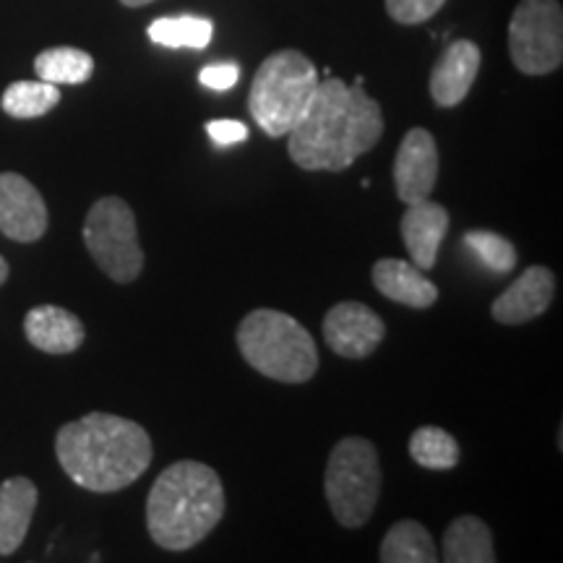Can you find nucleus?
<instances>
[{"label":"nucleus","mask_w":563,"mask_h":563,"mask_svg":"<svg viewBox=\"0 0 563 563\" xmlns=\"http://www.w3.org/2000/svg\"><path fill=\"white\" fill-rule=\"evenodd\" d=\"M384 136L382 104L355 84L319 81L311 102L287 133V152L300 170L342 173Z\"/></svg>","instance_id":"1"},{"label":"nucleus","mask_w":563,"mask_h":563,"mask_svg":"<svg viewBox=\"0 0 563 563\" xmlns=\"http://www.w3.org/2000/svg\"><path fill=\"white\" fill-rule=\"evenodd\" d=\"M55 454L63 473L79 488L115 493L150 470L154 449L150 433L139 422L121 415L89 412L60 428Z\"/></svg>","instance_id":"2"},{"label":"nucleus","mask_w":563,"mask_h":563,"mask_svg":"<svg viewBox=\"0 0 563 563\" xmlns=\"http://www.w3.org/2000/svg\"><path fill=\"white\" fill-rule=\"evenodd\" d=\"M224 514V488L209 464L183 460L162 470L146 498V530L165 551H191Z\"/></svg>","instance_id":"3"},{"label":"nucleus","mask_w":563,"mask_h":563,"mask_svg":"<svg viewBox=\"0 0 563 563\" xmlns=\"http://www.w3.org/2000/svg\"><path fill=\"white\" fill-rule=\"evenodd\" d=\"M238 347L245 363L272 382L306 384L319 371V350L308 329L274 308L245 316L238 327Z\"/></svg>","instance_id":"4"},{"label":"nucleus","mask_w":563,"mask_h":563,"mask_svg":"<svg viewBox=\"0 0 563 563\" xmlns=\"http://www.w3.org/2000/svg\"><path fill=\"white\" fill-rule=\"evenodd\" d=\"M319 87V70L300 51H277L253 76L249 110L269 139L292 131Z\"/></svg>","instance_id":"5"},{"label":"nucleus","mask_w":563,"mask_h":563,"mask_svg":"<svg viewBox=\"0 0 563 563\" xmlns=\"http://www.w3.org/2000/svg\"><path fill=\"white\" fill-rule=\"evenodd\" d=\"M382 462L368 439L347 435L336 443L323 475V493L336 522L347 530L368 522L382 496Z\"/></svg>","instance_id":"6"},{"label":"nucleus","mask_w":563,"mask_h":563,"mask_svg":"<svg viewBox=\"0 0 563 563\" xmlns=\"http://www.w3.org/2000/svg\"><path fill=\"white\" fill-rule=\"evenodd\" d=\"M84 245L95 264L118 285H129L144 269L133 209L118 196H104L84 220Z\"/></svg>","instance_id":"7"},{"label":"nucleus","mask_w":563,"mask_h":563,"mask_svg":"<svg viewBox=\"0 0 563 563\" xmlns=\"http://www.w3.org/2000/svg\"><path fill=\"white\" fill-rule=\"evenodd\" d=\"M509 53L525 76H545L563 63V11L559 0H522L509 21Z\"/></svg>","instance_id":"8"},{"label":"nucleus","mask_w":563,"mask_h":563,"mask_svg":"<svg viewBox=\"0 0 563 563\" xmlns=\"http://www.w3.org/2000/svg\"><path fill=\"white\" fill-rule=\"evenodd\" d=\"M323 340L334 355L347 361H365L386 336V323L373 308L357 300H344L323 316Z\"/></svg>","instance_id":"9"},{"label":"nucleus","mask_w":563,"mask_h":563,"mask_svg":"<svg viewBox=\"0 0 563 563\" xmlns=\"http://www.w3.org/2000/svg\"><path fill=\"white\" fill-rule=\"evenodd\" d=\"M47 207L24 175L0 173V232L16 243H34L47 232Z\"/></svg>","instance_id":"10"},{"label":"nucleus","mask_w":563,"mask_h":563,"mask_svg":"<svg viewBox=\"0 0 563 563\" xmlns=\"http://www.w3.org/2000/svg\"><path fill=\"white\" fill-rule=\"evenodd\" d=\"M439 180V146L431 131L412 129L399 144L394 157V188L397 199L418 203L433 194Z\"/></svg>","instance_id":"11"},{"label":"nucleus","mask_w":563,"mask_h":563,"mask_svg":"<svg viewBox=\"0 0 563 563\" xmlns=\"http://www.w3.org/2000/svg\"><path fill=\"white\" fill-rule=\"evenodd\" d=\"M555 295V277L548 266H530L493 300L490 316L506 327H519L548 311Z\"/></svg>","instance_id":"12"},{"label":"nucleus","mask_w":563,"mask_h":563,"mask_svg":"<svg viewBox=\"0 0 563 563\" xmlns=\"http://www.w3.org/2000/svg\"><path fill=\"white\" fill-rule=\"evenodd\" d=\"M481 63L483 53L475 42L454 40L433 66L431 84H428L433 102L439 108H456L473 89Z\"/></svg>","instance_id":"13"},{"label":"nucleus","mask_w":563,"mask_h":563,"mask_svg":"<svg viewBox=\"0 0 563 563\" xmlns=\"http://www.w3.org/2000/svg\"><path fill=\"white\" fill-rule=\"evenodd\" d=\"M449 232V211L441 203L422 199L407 203L402 214V241L410 262L422 272H431L439 258V249Z\"/></svg>","instance_id":"14"},{"label":"nucleus","mask_w":563,"mask_h":563,"mask_svg":"<svg viewBox=\"0 0 563 563\" xmlns=\"http://www.w3.org/2000/svg\"><path fill=\"white\" fill-rule=\"evenodd\" d=\"M373 285L376 290L394 302H402L407 308H431L439 300V287L426 277L412 262L402 258H378L373 264Z\"/></svg>","instance_id":"15"},{"label":"nucleus","mask_w":563,"mask_h":563,"mask_svg":"<svg viewBox=\"0 0 563 563\" xmlns=\"http://www.w3.org/2000/svg\"><path fill=\"white\" fill-rule=\"evenodd\" d=\"M24 334L32 347L51 355H68L84 344V323L60 306H37L26 313Z\"/></svg>","instance_id":"16"},{"label":"nucleus","mask_w":563,"mask_h":563,"mask_svg":"<svg viewBox=\"0 0 563 563\" xmlns=\"http://www.w3.org/2000/svg\"><path fill=\"white\" fill-rule=\"evenodd\" d=\"M37 509V485L30 477H11L0 485V555H11L24 543Z\"/></svg>","instance_id":"17"},{"label":"nucleus","mask_w":563,"mask_h":563,"mask_svg":"<svg viewBox=\"0 0 563 563\" xmlns=\"http://www.w3.org/2000/svg\"><path fill=\"white\" fill-rule=\"evenodd\" d=\"M441 559L449 563H493L496 553H493L490 527L473 514L456 517L443 532Z\"/></svg>","instance_id":"18"},{"label":"nucleus","mask_w":563,"mask_h":563,"mask_svg":"<svg viewBox=\"0 0 563 563\" xmlns=\"http://www.w3.org/2000/svg\"><path fill=\"white\" fill-rule=\"evenodd\" d=\"M378 559L384 563H435L441 561V555L426 527L415 519H402L386 532Z\"/></svg>","instance_id":"19"},{"label":"nucleus","mask_w":563,"mask_h":563,"mask_svg":"<svg viewBox=\"0 0 563 563\" xmlns=\"http://www.w3.org/2000/svg\"><path fill=\"white\" fill-rule=\"evenodd\" d=\"M34 74L42 81L60 84H84L95 74V58L79 47H47L34 58Z\"/></svg>","instance_id":"20"},{"label":"nucleus","mask_w":563,"mask_h":563,"mask_svg":"<svg viewBox=\"0 0 563 563\" xmlns=\"http://www.w3.org/2000/svg\"><path fill=\"white\" fill-rule=\"evenodd\" d=\"M214 37V24L203 16H162L150 24V40L170 51H203Z\"/></svg>","instance_id":"21"},{"label":"nucleus","mask_w":563,"mask_h":563,"mask_svg":"<svg viewBox=\"0 0 563 563\" xmlns=\"http://www.w3.org/2000/svg\"><path fill=\"white\" fill-rule=\"evenodd\" d=\"M60 89L51 81H13L5 87L0 97V108L5 115L19 118V121H30V118L47 115L53 108H58Z\"/></svg>","instance_id":"22"},{"label":"nucleus","mask_w":563,"mask_h":563,"mask_svg":"<svg viewBox=\"0 0 563 563\" xmlns=\"http://www.w3.org/2000/svg\"><path fill=\"white\" fill-rule=\"evenodd\" d=\"M410 456L426 470H452L460 464V443L439 426H422L410 439Z\"/></svg>","instance_id":"23"},{"label":"nucleus","mask_w":563,"mask_h":563,"mask_svg":"<svg viewBox=\"0 0 563 563\" xmlns=\"http://www.w3.org/2000/svg\"><path fill=\"white\" fill-rule=\"evenodd\" d=\"M464 245L496 274H509L517 266V249L504 235H498V232L470 230L464 235Z\"/></svg>","instance_id":"24"},{"label":"nucleus","mask_w":563,"mask_h":563,"mask_svg":"<svg viewBox=\"0 0 563 563\" xmlns=\"http://www.w3.org/2000/svg\"><path fill=\"white\" fill-rule=\"evenodd\" d=\"M386 13L405 26H418L426 24L428 19H433L435 13L443 9L446 0H384Z\"/></svg>","instance_id":"25"},{"label":"nucleus","mask_w":563,"mask_h":563,"mask_svg":"<svg viewBox=\"0 0 563 563\" xmlns=\"http://www.w3.org/2000/svg\"><path fill=\"white\" fill-rule=\"evenodd\" d=\"M241 79V68L235 63H211L203 66L199 74V81L211 91H228Z\"/></svg>","instance_id":"26"},{"label":"nucleus","mask_w":563,"mask_h":563,"mask_svg":"<svg viewBox=\"0 0 563 563\" xmlns=\"http://www.w3.org/2000/svg\"><path fill=\"white\" fill-rule=\"evenodd\" d=\"M207 133L217 146H232L249 139V125L241 121H209Z\"/></svg>","instance_id":"27"},{"label":"nucleus","mask_w":563,"mask_h":563,"mask_svg":"<svg viewBox=\"0 0 563 563\" xmlns=\"http://www.w3.org/2000/svg\"><path fill=\"white\" fill-rule=\"evenodd\" d=\"M125 9H141V5H150L154 0H121Z\"/></svg>","instance_id":"28"},{"label":"nucleus","mask_w":563,"mask_h":563,"mask_svg":"<svg viewBox=\"0 0 563 563\" xmlns=\"http://www.w3.org/2000/svg\"><path fill=\"white\" fill-rule=\"evenodd\" d=\"M5 279H9V264H5V258L0 256V285H3Z\"/></svg>","instance_id":"29"}]
</instances>
